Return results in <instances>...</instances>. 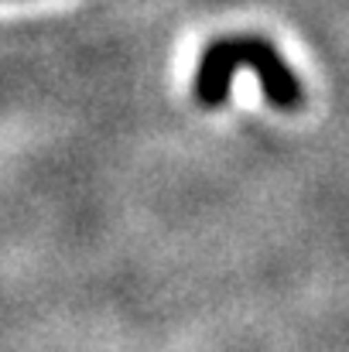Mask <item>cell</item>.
I'll return each mask as SVG.
<instances>
[{
    "label": "cell",
    "instance_id": "cell-1",
    "mask_svg": "<svg viewBox=\"0 0 349 352\" xmlns=\"http://www.w3.org/2000/svg\"><path fill=\"white\" fill-rule=\"evenodd\" d=\"M240 69H250L260 79L264 100L281 110V113H295L305 100L302 82L295 76V69L284 62V55L257 34H236V38H220L213 41L192 76V96L199 107L206 110H220L233 93V76Z\"/></svg>",
    "mask_w": 349,
    "mask_h": 352
}]
</instances>
